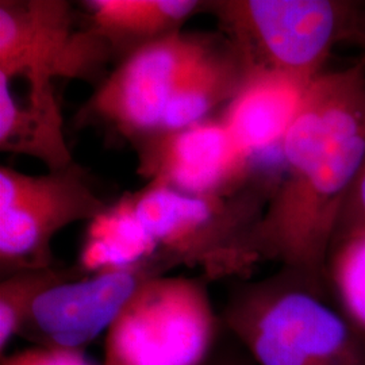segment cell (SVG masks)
<instances>
[{"label": "cell", "mask_w": 365, "mask_h": 365, "mask_svg": "<svg viewBox=\"0 0 365 365\" xmlns=\"http://www.w3.org/2000/svg\"><path fill=\"white\" fill-rule=\"evenodd\" d=\"M280 153L284 175L249 250L327 294V253L365 153V56L314 80Z\"/></svg>", "instance_id": "1"}, {"label": "cell", "mask_w": 365, "mask_h": 365, "mask_svg": "<svg viewBox=\"0 0 365 365\" xmlns=\"http://www.w3.org/2000/svg\"><path fill=\"white\" fill-rule=\"evenodd\" d=\"M322 292L282 269L235 288L222 321L255 365H365V339Z\"/></svg>", "instance_id": "2"}, {"label": "cell", "mask_w": 365, "mask_h": 365, "mask_svg": "<svg viewBox=\"0 0 365 365\" xmlns=\"http://www.w3.org/2000/svg\"><path fill=\"white\" fill-rule=\"evenodd\" d=\"M227 42L245 71L314 78L341 43L365 51V6L345 0L212 1Z\"/></svg>", "instance_id": "3"}, {"label": "cell", "mask_w": 365, "mask_h": 365, "mask_svg": "<svg viewBox=\"0 0 365 365\" xmlns=\"http://www.w3.org/2000/svg\"><path fill=\"white\" fill-rule=\"evenodd\" d=\"M128 197L158 255L175 267H200L214 279L248 274L259 262L249 250V237L262 215L255 194L187 195L148 182Z\"/></svg>", "instance_id": "4"}, {"label": "cell", "mask_w": 365, "mask_h": 365, "mask_svg": "<svg viewBox=\"0 0 365 365\" xmlns=\"http://www.w3.org/2000/svg\"><path fill=\"white\" fill-rule=\"evenodd\" d=\"M220 329L206 283L157 276L108 329L103 365H206Z\"/></svg>", "instance_id": "5"}, {"label": "cell", "mask_w": 365, "mask_h": 365, "mask_svg": "<svg viewBox=\"0 0 365 365\" xmlns=\"http://www.w3.org/2000/svg\"><path fill=\"white\" fill-rule=\"evenodd\" d=\"M83 170L26 175L0 170V267L7 274L52 267L53 238L68 225L93 221L106 210Z\"/></svg>", "instance_id": "6"}, {"label": "cell", "mask_w": 365, "mask_h": 365, "mask_svg": "<svg viewBox=\"0 0 365 365\" xmlns=\"http://www.w3.org/2000/svg\"><path fill=\"white\" fill-rule=\"evenodd\" d=\"M111 49L91 27L76 29L66 1H0V75L26 78L30 96L53 92L54 78H91Z\"/></svg>", "instance_id": "7"}, {"label": "cell", "mask_w": 365, "mask_h": 365, "mask_svg": "<svg viewBox=\"0 0 365 365\" xmlns=\"http://www.w3.org/2000/svg\"><path fill=\"white\" fill-rule=\"evenodd\" d=\"M209 46L207 39L179 31L133 49L93 93L92 114L133 138L161 130L184 73Z\"/></svg>", "instance_id": "8"}, {"label": "cell", "mask_w": 365, "mask_h": 365, "mask_svg": "<svg viewBox=\"0 0 365 365\" xmlns=\"http://www.w3.org/2000/svg\"><path fill=\"white\" fill-rule=\"evenodd\" d=\"M173 267L158 255L130 268L58 284L36 300L21 334L42 348L83 351L105 329H110L144 283Z\"/></svg>", "instance_id": "9"}, {"label": "cell", "mask_w": 365, "mask_h": 365, "mask_svg": "<svg viewBox=\"0 0 365 365\" xmlns=\"http://www.w3.org/2000/svg\"><path fill=\"white\" fill-rule=\"evenodd\" d=\"M250 163L220 118L148 135L138 172L149 182L182 194L223 196L242 190Z\"/></svg>", "instance_id": "10"}, {"label": "cell", "mask_w": 365, "mask_h": 365, "mask_svg": "<svg viewBox=\"0 0 365 365\" xmlns=\"http://www.w3.org/2000/svg\"><path fill=\"white\" fill-rule=\"evenodd\" d=\"M314 80L277 71H245L235 96L223 108L221 120L252 160L274 148L280 150Z\"/></svg>", "instance_id": "11"}, {"label": "cell", "mask_w": 365, "mask_h": 365, "mask_svg": "<svg viewBox=\"0 0 365 365\" xmlns=\"http://www.w3.org/2000/svg\"><path fill=\"white\" fill-rule=\"evenodd\" d=\"M10 83L0 75V149L38 158L49 172L71 167L73 161L54 93L29 96V105L22 106L14 98Z\"/></svg>", "instance_id": "12"}, {"label": "cell", "mask_w": 365, "mask_h": 365, "mask_svg": "<svg viewBox=\"0 0 365 365\" xmlns=\"http://www.w3.org/2000/svg\"><path fill=\"white\" fill-rule=\"evenodd\" d=\"M244 75L245 68L229 42L223 49L210 43L184 73L170 99L161 130L182 129L207 120L211 111L232 101Z\"/></svg>", "instance_id": "13"}, {"label": "cell", "mask_w": 365, "mask_h": 365, "mask_svg": "<svg viewBox=\"0 0 365 365\" xmlns=\"http://www.w3.org/2000/svg\"><path fill=\"white\" fill-rule=\"evenodd\" d=\"M91 29L114 49L115 45L145 43L179 33L202 6L196 0H92L87 1Z\"/></svg>", "instance_id": "14"}, {"label": "cell", "mask_w": 365, "mask_h": 365, "mask_svg": "<svg viewBox=\"0 0 365 365\" xmlns=\"http://www.w3.org/2000/svg\"><path fill=\"white\" fill-rule=\"evenodd\" d=\"M158 256L155 242L135 220L125 196L90 223L78 267L84 274L123 269Z\"/></svg>", "instance_id": "15"}, {"label": "cell", "mask_w": 365, "mask_h": 365, "mask_svg": "<svg viewBox=\"0 0 365 365\" xmlns=\"http://www.w3.org/2000/svg\"><path fill=\"white\" fill-rule=\"evenodd\" d=\"M327 294L365 339V225L339 222L327 253Z\"/></svg>", "instance_id": "16"}, {"label": "cell", "mask_w": 365, "mask_h": 365, "mask_svg": "<svg viewBox=\"0 0 365 365\" xmlns=\"http://www.w3.org/2000/svg\"><path fill=\"white\" fill-rule=\"evenodd\" d=\"M84 272L78 267H48L7 274L0 283V351L4 352L21 334L39 297L58 284L76 280Z\"/></svg>", "instance_id": "17"}, {"label": "cell", "mask_w": 365, "mask_h": 365, "mask_svg": "<svg viewBox=\"0 0 365 365\" xmlns=\"http://www.w3.org/2000/svg\"><path fill=\"white\" fill-rule=\"evenodd\" d=\"M1 365H96L83 351L33 348L1 360Z\"/></svg>", "instance_id": "18"}, {"label": "cell", "mask_w": 365, "mask_h": 365, "mask_svg": "<svg viewBox=\"0 0 365 365\" xmlns=\"http://www.w3.org/2000/svg\"><path fill=\"white\" fill-rule=\"evenodd\" d=\"M341 221L357 222L365 225V153Z\"/></svg>", "instance_id": "19"}, {"label": "cell", "mask_w": 365, "mask_h": 365, "mask_svg": "<svg viewBox=\"0 0 365 365\" xmlns=\"http://www.w3.org/2000/svg\"><path fill=\"white\" fill-rule=\"evenodd\" d=\"M206 365H255L252 363V360H247L244 357L235 356L232 353H226V354H220L217 357H214L212 360L210 359L209 363Z\"/></svg>", "instance_id": "20"}, {"label": "cell", "mask_w": 365, "mask_h": 365, "mask_svg": "<svg viewBox=\"0 0 365 365\" xmlns=\"http://www.w3.org/2000/svg\"><path fill=\"white\" fill-rule=\"evenodd\" d=\"M364 56H365V51H364Z\"/></svg>", "instance_id": "21"}]
</instances>
